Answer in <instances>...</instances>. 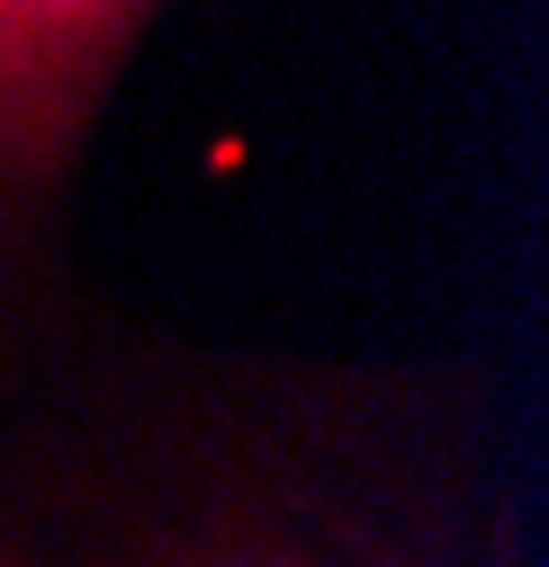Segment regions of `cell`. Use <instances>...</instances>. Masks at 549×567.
I'll use <instances>...</instances> for the list:
<instances>
[{
	"label": "cell",
	"instance_id": "obj_1",
	"mask_svg": "<svg viewBox=\"0 0 549 567\" xmlns=\"http://www.w3.org/2000/svg\"><path fill=\"white\" fill-rule=\"evenodd\" d=\"M163 19L172 0H0V396L108 316L82 279V189Z\"/></svg>",
	"mask_w": 549,
	"mask_h": 567
}]
</instances>
